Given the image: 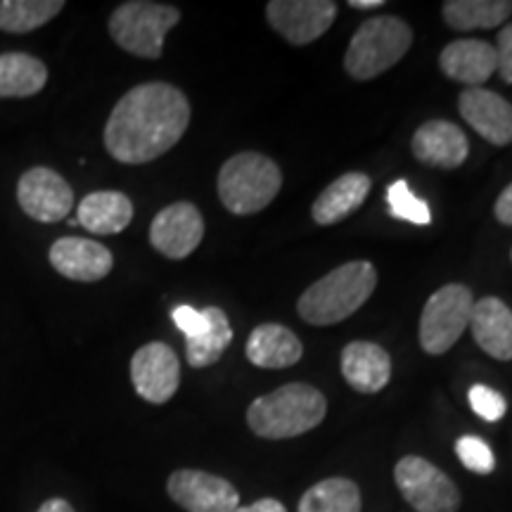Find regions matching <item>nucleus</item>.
I'll return each instance as SVG.
<instances>
[{
    "mask_svg": "<svg viewBox=\"0 0 512 512\" xmlns=\"http://www.w3.org/2000/svg\"><path fill=\"white\" fill-rule=\"evenodd\" d=\"M48 81V69L29 53L0 55V98H31L41 93Z\"/></svg>",
    "mask_w": 512,
    "mask_h": 512,
    "instance_id": "nucleus-23",
    "label": "nucleus"
},
{
    "mask_svg": "<svg viewBox=\"0 0 512 512\" xmlns=\"http://www.w3.org/2000/svg\"><path fill=\"white\" fill-rule=\"evenodd\" d=\"M76 221L88 233L117 235L133 221V202L117 190L91 192L81 200Z\"/></svg>",
    "mask_w": 512,
    "mask_h": 512,
    "instance_id": "nucleus-22",
    "label": "nucleus"
},
{
    "mask_svg": "<svg viewBox=\"0 0 512 512\" xmlns=\"http://www.w3.org/2000/svg\"><path fill=\"white\" fill-rule=\"evenodd\" d=\"M446 24L456 31L496 29L512 15L510 0H448L441 8Z\"/></svg>",
    "mask_w": 512,
    "mask_h": 512,
    "instance_id": "nucleus-24",
    "label": "nucleus"
},
{
    "mask_svg": "<svg viewBox=\"0 0 512 512\" xmlns=\"http://www.w3.org/2000/svg\"><path fill=\"white\" fill-rule=\"evenodd\" d=\"M166 491L188 512H235L240 494L228 479L202 470H176L166 482Z\"/></svg>",
    "mask_w": 512,
    "mask_h": 512,
    "instance_id": "nucleus-12",
    "label": "nucleus"
},
{
    "mask_svg": "<svg viewBox=\"0 0 512 512\" xmlns=\"http://www.w3.org/2000/svg\"><path fill=\"white\" fill-rule=\"evenodd\" d=\"M171 316H174V323L178 325V330L183 332L185 339L200 337L204 328H207V318H204V311L192 309V306H188V304L176 306Z\"/></svg>",
    "mask_w": 512,
    "mask_h": 512,
    "instance_id": "nucleus-31",
    "label": "nucleus"
},
{
    "mask_svg": "<svg viewBox=\"0 0 512 512\" xmlns=\"http://www.w3.org/2000/svg\"><path fill=\"white\" fill-rule=\"evenodd\" d=\"M494 48L498 60V74H501L505 83H512V22L498 31Z\"/></svg>",
    "mask_w": 512,
    "mask_h": 512,
    "instance_id": "nucleus-32",
    "label": "nucleus"
},
{
    "mask_svg": "<svg viewBox=\"0 0 512 512\" xmlns=\"http://www.w3.org/2000/svg\"><path fill=\"white\" fill-rule=\"evenodd\" d=\"M188 124L190 102L183 91L162 81L140 83L114 105L105 147L121 164H147L166 155Z\"/></svg>",
    "mask_w": 512,
    "mask_h": 512,
    "instance_id": "nucleus-1",
    "label": "nucleus"
},
{
    "mask_svg": "<svg viewBox=\"0 0 512 512\" xmlns=\"http://www.w3.org/2000/svg\"><path fill=\"white\" fill-rule=\"evenodd\" d=\"M377 287L370 261H349L313 283L297 302V311L311 325H335L368 302Z\"/></svg>",
    "mask_w": 512,
    "mask_h": 512,
    "instance_id": "nucleus-3",
    "label": "nucleus"
},
{
    "mask_svg": "<svg viewBox=\"0 0 512 512\" xmlns=\"http://www.w3.org/2000/svg\"><path fill=\"white\" fill-rule=\"evenodd\" d=\"M351 8L356 10H370V8H382V0H351Z\"/></svg>",
    "mask_w": 512,
    "mask_h": 512,
    "instance_id": "nucleus-36",
    "label": "nucleus"
},
{
    "mask_svg": "<svg viewBox=\"0 0 512 512\" xmlns=\"http://www.w3.org/2000/svg\"><path fill=\"white\" fill-rule=\"evenodd\" d=\"M64 10L62 0H3L0 29L8 34H29Z\"/></svg>",
    "mask_w": 512,
    "mask_h": 512,
    "instance_id": "nucleus-27",
    "label": "nucleus"
},
{
    "mask_svg": "<svg viewBox=\"0 0 512 512\" xmlns=\"http://www.w3.org/2000/svg\"><path fill=\"white\" fill-rule=\"evenodd\" d=\"M36 512H74V508L64 498H50Z\"/></svg>",
    "mask_w": 512,
    "mask_h": 512,
    "instance_id": "nucleus-35",
    "label": "nucleus"
},
{
    "mask_svg": "<svg viewBox=\"0 0 512 512\" xmlns=\"http://www.w3.org/2000/svg\"><path fill=\"white\" fill-rule=\"evenodd\" d=\"M411 150L413 157L422 164L439 166V169H458L470 155V143H467L463 128L451 124V121L434 119L415 131Z\"/></svg>",
    "mask_w": 512,
    "mask_h": 512,
    "instance_id": "nucleus-16",
    "label": "nucleus"
},
{
    "mask_svg": "<svg viewBox=\"0 0 512 512\" xmlns=\"http://www.w3.org/2000/svg\"><path fill=\"white\" fill-rule=\"evenodd\" d=\"M494 214L503 226H512V183L501 192V195H498Z\"/></svg>",
    "mask_w": 512,
    "mask_h": 512,
    "instance_id": "nucleus-33",
    "label": "nucleus"
},
{
    "mask_svg": "<svg viewBox=\"0 0 512 512\" xmlns=\"http://www.w3.org/2000/svg\"><path fill=\"white\" fill-rule=\"evenodd\" d=\"M458 110L467 124L491 145L512 143V105L486 88H465L458 98Z\"/></svg>",
    "mask_w": 512,
    "mask_h": 512,
    "instance_id": "nucleus-14",
    "label": "nucleus"
},
{
    "mask_svg": "<svg viewBox=\"0 0 512 512\" xmlns=\"http://www.w3.org/2000/svg\"><path fill=\"white\" fill-rule=\"evenodd\" d=\"M271 27L292 46H309L328 34L337 17L332 0H271L266 5Z\"/></svg>",
    "mask_w": 512,
    "mask_h": 512,
    "instance_id": "nucleus-9",
    "label": "nucleus"
},
{
    "mask_svg": "<svg viewBox=\"0 0 512 512\" xmlns=\"http://www.w3.org/2000/svg\"><path fill=\"white\" fill-rule=\"evenodd\" d=\"M413 29L394 15L366 19L351 38L344 67L356 81H370L392 69L411 50Z\"/></svg>",
    "mask_w": 512,
    "mask_h": 512,
    "instance_id": "nucleus-5",
    "label": "nucleus"
},
{
    "mask_svg": "<svg viewBox=\"0 0 512 512\" xmlns=\"http://www.w3.org/2000/svg\"><path fill=\"white\" fill-rule=\"evenodd\" d=\"M204 318H207V328L200 337L185 339V358L192 368H207L214 366L233 342V328H230L228 316L219 306H209L204 309Z\"/></svg>",
    "mask_w": 512,
    "mask_h": 512,
    "instance_id": "nucleus-25",
    "label": "nucleus"
},
{
    "mask_svg": "<svg viewBox=\"0 0 512 512\" xmlns=\"http://www.w3.org/2000/svg\"><path fill=\"white\" fill-rule=\"evenodd\" d=\"M235 512H287V510L285 505L275 501V498H261V501H256L252 505H240Z\"/></svg>",
    "mask_w": 512,
    "mask_h": 512,
    "instance_id": "nucleus-34",
    "label": "nucleus"
},
{
    "mask_svg": "<svg viewBox=\"0 0 512 512\" xmlns=\"http://www.w3.org/2000/svg\"><path fill=\"white\" fill-rule=\"evenodd\" d=\"M17 200L24 214L41 223L67 219L74 207V190L57 171L34 166L17 183Z\"/></svg>",
    "mask_w": 512,
    "mask_h": 512,
    "instance_id": "nucleus-10",
    "label": "nucleus"
},
{
    "mask_svg": "<svg viewBox=\"0 0 512 512\" xmlns=\"http://www.w3.org/2000/svg\"><path fill=\"white\" fill-rule=\"evenodd\" d=\"M131 382L138 396L150 403H166L181 384V363L164 342H150L131 358Z\"/></svg>",
    "mask_w": 512,
    "mask_h": 512,
    "instance_id": "nucleus-11",
    "label": "nucleus"
},
{
    "mask_svg": "<svg viewBox=\"0 0 512 512\" xmlns=\"http://www.w3.org/2000/svg\"><path fill=\"white\" fill-rule=\"evenodd\" d=\"M204 238V219L190 202H174L155 216L150 226V242L166 259H185L200 247Z\"/></svg>",
    "mask_w": 512,
    "mask_h": 512,
    "instance_id": "nucleus-13",
    "label": "nucleus"
},
{
    "mask_svg": "<svg viewBox=\"0 0 512 512\" xmlns=\"http://www.w3.org/2000/svg\"><path fill=\"white\" fill-rule=\"evenodd\" d=\"M328 401L320 389L292 382L259 396L247 408V425L261 439H292L311 432L325 420Z\"/></svg>",
    "mask_w": 512,
    "mask_h": 512,
    "instance_id": "nucleus-2",
    "label": "nucleus"
},
{
    "mask_svg": "<svg viewBox=\"0 0 512 512\" xmlns=\"http://www.w3.org/2000/svg\"><path fill=\"white\" fill-rule=\"evenodd\" d=\"M439 67L448 79L467 83L470 88H482L498 72L496 48L477 38L453 41L441 50Z\"/></svg>",
    "mask_w": 512,
    "mask_h": 512,
    "instance_id": "nucleus-17",
    "label": "nucleus"
},
{
    "mask_svg": "<svg viewBox=\"0 0 512 512\" xmlns=\"http://www.w3.org/2000/svg\"><path fill=\"white\" fill-rule=\"evenodd\" d=\"M401 496L418 512H458L460 491L437 465L420 456L401 458L394 467Z\"/></svg>",
    "mask_w": 512,
    "mask_h": 512,
    "instance_id": "nucleus-8",
    "label": "nucleus"
},
{
    "mask_svg": "<svg viewBox=\"0 0 512 512\" xmlns=\"http://www.w3.org/2000/svg\"><path fill=\"white\" fill-rule=\"evenodd\" d=\"M467 399H470L472 411L486 422H498L505 415V411H508L503 396L496 389L484 387V384H475L470 389V394H467Z\"/></svg>",
    "mask_w": 512,
    "mask_h": 512,
    "instance_id": "nucleus-30",
    "label": "nucleus"
},
{
    "mask_svg": "<svg viewBox=\"0 0 512 512\" xmlns=\"http://www.w3.org/2000/svg\"><path fill=\"white\" fill-rule=\"evenodd\" d=\"M50 264L76 283H98L110 275L114 256L110 249L86 238H60L50 247Z\"/></svg>",
    "mask_w": 512,
    "mask_h": 512,
    "instance_id": "nucleus-15",
    "label": "nucleus"
},
{
    "mask_svg": "<svg viewBox=\"0 0 512 512\" xmlns=\"http://www.w3.org/2000/svg\"><path fill=\"white\" fill-rule=\"evenodd\" d=\"M387 202H389V214H392L394 219L411 221L415 226H427V223L432 221L430 207H427V204L422 202L411 188H408V183L403 181V178L389 185Z\"/></svg>",
    "mask_w": 512,
    "mask_h": 512,
    "instance_id": "nucleus-28",
    "label": "nucleus"
},
{
    "mask_svg": "<svg viewBox=\"0 0 512 512\" xmlns=\"http://www.w3.org/2000/svg\"><path fill=\"white\" fill-rule=\"evenodd\" d=\"M245 354L247 361L256 368L280 370L299 363L304 347L302 339L294 335L290 328L278 323H266L252 330V335L247 339Z\"/></svg>",
    "mask_w": 512,
    "mask_h": 512,
    "instance_id": "nucleus-20",
    "label": "nucleus"
},
{
    "mask_svg": "<svg viewBox=\"0 0 512 512\" xmlns=\"http://www.w3.org/2000/svg\"><path fill=\"white\" fill-rule=\"evenodd\" d=\"M299 512H361V489L344 477L323 479L302 496Z\"/></svg>",
    "mask_w": 512,
    "mask_h": 512,
    "instance_id": "nucleus-26",
    "label": "nucleus"
},
{
    "mask_svg": "<svg viewBox=\"0 0 512 512\" xmlns=\"http://www.w3.org/2000/svg\"><path fill=\"white\" fill-rule=\"evenodd\" d=\"M472 306H475L472 290L460 283L444 285L434 292L420 313L422 351L432 356L446 354L470 328Z\"/></svg>",
    "mask_w": 512,
    "mask_h": 512,
    "instance_id": "nucleus-7",
    "label": "nucleus"
},
{
    "mask_svg": "<svg viewBox=\"0 0 512 512\" xmlns=\"http://www.w3.org/2000/svg\"><path fill=\"white\" fill-rule=\"evenodd\" d=\"M342 375L356 392L377 394L392 377V358L380 344L358 339L342 351Z\"/></svg>",
    "mask_w": 512,
    "mask_h": 512,
    "instance_id": "nucleus-19",
    "label": "nucleus"
},
{
    "mask_svg": "<svg viewBox=\"0 0 512 512\" xmlns=\"http://www.w3.org/2000/svg\"><path fill=\"white\" fill-rule=\"evenodd\" d=\"M370 178L361 171H349V174L339 176L335 183H330L328 188L318 195V200L313 202L311 216L318 226H332V223L344 221L347 216L366 202L370 192Z\"/></svg>",
    "mask_w": 512,
    "mask_h": 512,
    "instance_id": "nucleus-21",
    "label": "nucleus"
},
{
    "mask_svg": "<svg viewBox=\"0 0 512 512\" xmlns=\"http://www.w3.org/2000/svg\"><path fill=\"white\" fill-rule=\"evenodd\" d=\"M283 188L280 166L259 152H240L219 171V197L230 214L249 216L266 209Z\"/></svg>",
    "mask_w": 512,
    "mask_h": 512,
    "instance_id": "nucleus-4",
    "label": "nucleus"
},
{
    "mask_svg": "<svg viewBox=\"0 0 512 512\" xmlns=\"http://www.w3.org/2000/svg\"><path fill=\"white\" fill-rule=\"evenodd\" d=\"M456 456L460 458L470 472H477V475H491L496 467V458L491 446L486 444L484 439L472 437V434H465L456 441Z\"/></svg>",
    "mask_w": 512,
    "mask_h": 512,
    "instance_id": "nucleus-29",
    "label": "nucleus"
},
{
    "mask_svg": "<svg viewBox=\"0 0 512 512\" xmlns=\"http://www.w3.org/2000/svg\"><path fill=\"white\" fill-rule=\"evenodd\" d=\"M181 19V10L174 5L150 3V0H131L119 5L110 17V36L126 53L157 60L162 57L164 38Z\"/></svg>",
    "mask_w": 512,
    "mask_h": 512,
    "instance_id": "nucleus-6",
    "label": "nucleus"
},
{
    "mask_svg": "<svg viewBox=\"0 0 512 512\" xmlns=\"http://www.w3.org/2000/svg\"><path fill=\"white\" fill-rule=\"evenodd\" d=\"M470 332L496 361H512V311L498 297H484L472 306Z\"/></svg>",
    "mask_w": 512,
    "mask_h": 512,
    "instance_id": "nucleus-18",
    "label": "nucleus"
}]
</instances>
